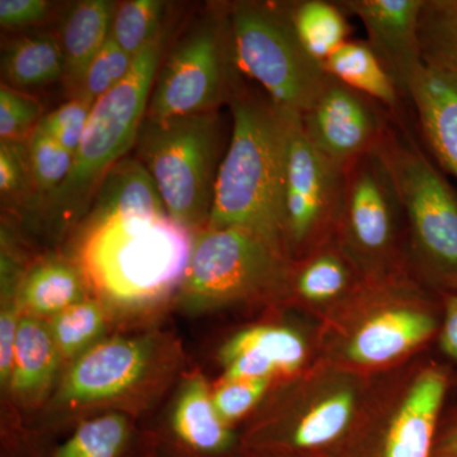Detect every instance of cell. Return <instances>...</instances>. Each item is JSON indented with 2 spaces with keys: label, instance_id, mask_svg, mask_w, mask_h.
<instances>
[{
  "label": "cell",
  "instance_id": "19",
  "mask_svg": "<svg viewBox=\"0 0 457 457\" xmlns=\"http://www.w3.org/2000/svg\"><path fill=\"white\" fill-rule=\"evenodd\" d=\"M117 5L106 0H83L69 9L60 27L64 54L65 84L71 97L77 95L90 62L108 41Z\"/></svg>",
  "mask_w": 457,
  "mask_h": 457
},
{
  "label": "cell",
  "instance_id": "7",
  "mask_svg": "<svg viewBox=\"0 0 457 457\" xmlns=\"http://www.w3.org/2000/svg\"><path fill=\"white\" fill-rule=\"evenodd\" d=\"M239 82L227 7L203 18L163 59L146 119L216 112L228 104Z\"/></svg>",
  "mask_w": 457,
  "mask_h": 457
},
{
  "label": "cell",
  "instance_id": "14",
  "mask_svg": "<svg viewBox=\"0 0 457 457\" xmlns=\"http://www.w3.org/2000/svg\"><path fill=\"white\" fill-rule=\"evenodd\" d=\"M407 99L433 161L457 180V74L423 64L409 83Z\"/></svg>",
  "mask_w": 457,
  "mask_h": 457
},
{
  "label": "cell",
  "instance_id": "25",
  "mask_svg": "<svg viewBox=\"0 0 457 457\" xmlns=\"http://www.w3.org/2000/svg\"><path fill=\"white\" fill-rule=\"evenodd\" d=\"M173 425L179 437L198 450H220L230 438L227 422L219 416L201 376L186 384L174 411Z\"/></svg>",
  "mask_w": 457,
  "mask_h": 457
},
{
  "label": "cell",
  "instance_id": "15",
  "mask_svg": "<svg viewBox=\"0 0 457 457\" xmlns=\"http://www.w3.org/2000/svg\"><path fill=\"white\" fill-rule=\"evenodd\" d=\"M220 359L225 380L270 378L276 372L299 369L305 360V345L285 328H249L222 347Z\"/></svg>",
  "mask_w": 457,
  "mask_h": 457
},
{
  "label": "cell",
  "instance_id": "6",
  "mask_svg": "<svg viewBox=\"0 0 457 457\" xmlns=\"http://www.w3.org/2000/svg\"><path fill=\"white\" fill-rule=\"evenodd\" d=\"M239 73L260 84L282 110L302 114L318 97L327 74L296 37L286 2L242 0L228 5Z\"/></svg>",
  "mask_w": 457,
  "mask_h": 457
},
{
  "label": "cell",
  "instance_id": "1",
  "mask_svg": "<svg viewBox=\"0 0 457 457\" xmlns=\"http://www.w3.org/2000/svg\"><path fill=\"white\" fill-rule=\"evenodd\" d=\"M228 106L233 131L219 167L206 228H245L285 254L282 187L293 112L246 88L242 80Z\"/></svg>",
  "mask_w": 457,
  "mask_h": 457
},
{
  "label": "cell",
  "instance_id": "32",
  "mask_svg": "<svg viewBox=\"0 0 457 457\" xmlns=\"http://www.w3.org/2000/svg\"><path fill=\"white\" fill-rule=\"evenodd\" d=\"M126 436L128 425L121 416L96 418L80 426L60 447L56 457H117Z\"/></svg>",
  "mask_w": 457,
  "mask_h": 457
},
{
  "label": "cell",
  "instance_id": "16",
  "mask_svg": "<svg viewBox=\"0 0 457 457\" xmlns=\"http://www.w3.org/2000/svg\"><path fill=\"white\" fill-rule=\"evenodd\" d=\"M447 387L449 378L442 370H427L418 376L394 418L385 457H431L433 436Z\"/></svg>",
  "mask_w": 457,
  "mask_h": 457
},
{
  "label": "cell",
  "instance_id": "37",
  "mask_svg": "<svg viewBox=\"0 0 457 457\" xmlns=\"http://www.w3.org/2000/svg\"><path fill=\"white\" fill-rule=\"evenodd\" d=\"M270 385V378L225 380L212 394L213 404L225 422L245 416L260 402Z\"/></svg>",
  "mask_w": 457,
  "mask_h": 457
},
{
  "label": "cell",
  "instance_id": "31",
  "mask_svg": "<svg viewBox=\"0 0 457 457\" xmlns=\"http://www.w3.org/2000/svg\"><path fill=\"white\" fill-rule=\"evenodd\" d=\"M104 328V309L92 300L74 303L59 312L50 324L51 333L60 354L74 356L95 341Z\"/></svg>",
  "mask_w": 457,
  "mask_h": 457
},
{
  "label": "cell",
  "instance_id": "11",
  "mask_svg": "<svg viewBox=\"0 0 457 457\" xmlns=\"http://www.w3.org/2000/svg\"><path fill=\"white\" fill-rule=\"evenodd\" d=\"M299 116L312 145L343 170L380 150L396 121L378 102L329 75L312 106Z\"/></svg>",
  "mask_w": 457,
  "mask_h": 457
},
{
  "label": "cell",
  "instance_id": "22",
  "mask_svg": "<svg viewBox=\"0 0 457 457\" xmlns=\"http://www.w3.org/2000/svg\"><path fill=\"white\" fill-rule=\"evenodd\" d=\"M59 350L50 327L35 317H22L18 326L12 389L35 396L46 389L55 375Z\"/></svg>",
  "mask_w": 457,
  "mask_h": 457
},
{
  "label": "cell",
  "instance_id": "20",
  "mask_svg": "<svg viewBox=\"0 0 457 457\" xmlns=\"http://www.w3.org/2000/svg\"><path fill=\"white\" fill-rule=\"evenodd\" d=\"M324 73L378 102L396 121L404 120L405 96L368 40H348L321 64Z\"/></svg>",
  "mask_w": 457,
  "mask_h": 457
},
{
  "label": "cell",
  "instance_id": "10",
  "mask_svg": "<svg viewBox=\"0 0 457 457\" xmlns=\"http://www.w3.org/2000/svg\"><path fill=\"white\" fill-rule=\"evenodd\" d=\"M402 221L404 210L380 150L348 165L335 225L348 251L368 266L381 263L394 252Z\"/></svg>",
  "mask_w": 457,
  "mask_h": 457
},
{
  "label": "cell",
  "instance_id": "26",
  "mask_svg": "<svg viewBox=\"0 0 457 457\" xmlns=\"http://www.w3.org/2000/svg\"><path fill=\"white\" fill-rule=\"evenodd\" d=\"M420 44L423 64L457 74V0H425Z\"/></svg>",
  "mask_w": 457,
  "mask_h": 457
},
{
  "label": "cell",
  "instance_id": "23",
  "mask_svg": "<svg viewBox=\"0 0 457 457\" xmlns=\"http://www.w3.org/2000/svg\"><path fill=\"white\" fill-rule=\"evenodd\" d=\"M286 9L300 44L320 65L351 40L348 14L338 2L296 0L286 2Z\"/></svg>",
  "mask_w": 457,
  "mask_h": 457
},
{
  "label": "cell",
  "instance_id": "33",
  "mask_svg": "<svg viewBox=\"0 0 457 457\" xmlns=\"http://www.w3.org/2000/svg\"><path fill=\"white\" fill-rule=\"evenodd\" d=\"M42 104L23 90L0 88V141L27 143L42 120Z\"/></svg>",
  "mask_w": 457,
  "mask_h": 457
},
{
  "label": "cell",
  "instance_id": "35",
  "mask_svg": "<svg viewBox=\"0 0 457 457\" xmlns=\"http://www.w3.org/2000/svg\"><path fill=\"white\" fill-rule=\"evenodd\" d=\"M135 59L137 57L129 55L112 38H108L97 56L90 62L78 93L97 102L126 79L134 66Z\"/></svg>",
  "mask_w": 457,
  "mask_h": 457
},
{
  "label": "cell",
  "instance_id": "17",
  "mask_svg": "<svg viewBox=\"0 0 457 457\" xmlns=\"http://www.w3.org/2000/svg\"><path fill=\"white\" fill-rule=\"evenodd\" d=\"M437 329V321L427 312L407 308L387 309L370 319L348 350L354 362L381 365L422 345Z\"/></svg>",
  "mask_w": 457,
  "mask_h": 457
},
{
  "label": "cell",
  "instance_id": "12",
  "mask_svg": "<svg viewBox=\"0 0 457 457\" xmlns=\"http://www.w3.org/2000/svg\"><path fill=\"white\" fill-rule=\"evenodd\" d=\"M348 16L361 21L368 42L407 98L409 83L422 68L420 20L425 0H338Z\"/></svg>",
  "mask_w": 457,
  "mask_h": 457
},
{
  "label": "cell",
  "instance_id": "36",
  "mask_svg": "<svg viewBox=\"0 0 457 457\" xmlns=\"http://www.w3.org/2000/svg\"><path fill=\"white\" fill-rule=\"evenodd\" d=\"M33 187L27 143L0 141V192L3 198H16Z\"/></svg>",
  "mask_w": 457,
  "mask_h": 457
},
{
  "label": "cell",
  "instance_id": "8",
  "mask_svg": "<svg viewBox=\"0 0 457 457\" xmlns=\"http://www.w3.org/2000/svg\"><path fill=\"white\" fill-rule=\"evenodd\" d=\"M285 278V254L258 234L204 228L194 237L180 288L189 303L219 305L276 287Z\"/></svg>",
  "mask_w": 457,
  "mask_h": 457
},
{
  "label": "cell",
  "instance_id": "34",
  "mask_svg": "<svg viewBox=\"0 0 457 457\" xmlns=\"http://www.w3.org/2000/svg\"><path fill=\"white\" fill-rule=\"evenodd\" d=\"M95 104L92 98L78 93L53 112L45 114L37 129L75 155L82 143Z\"/></svg>",
  "mask_w": 457,
  "mask_h": 457
},
{
  "label": "cell",
  "instance_id": "38",
  "mask_svg": "<svg viewBox=\"0 0 457 457\" xmlns=\"http://www.w3.org/2000/svg\"><path fill=\"white\" fill-rule=\"evenodd\" d=\"M50 3L45 0H2L0 23L4 29H23L37 25L47 17Z\"/></svg>",
  "mask_w": 457,
  "mask_h": 457
},
{
  "label": "cell",
  "instance_id": "30",
  "mask_svg": "<svg viewBox=\"0 0 457 457\" xmlns=\"http://www.w3.org/2000/svg\"><path fill=\"white\" fill-rule=\"evenodd\" d=\"M27 150L33 187L47 200L68 179L75 155L38 129L27 141Z\"/></svg>",
  "mask_w": 457,
  "mask_h": 457
},
{
  "label": "cell",
  "instance_id": "13",
  "mask_svg": "<svg viewBox=\"0 0 457 457\" xmlns=\"http://www.w3.org/2000/svg\"><path fill=\"white\" fill-rule=\"evenodd\" d=\"M145 343L111 339L90 348L74 363L62 387L69 403H88L119 395L143 376L149 360Z\"/></svg>",
  "mask_w": 457,
  "mask_h": 457
},
{
  "label": "cell",
  "instance_id": "39",
  "mask_svg": "<svg viewBox=\"0 0 457 457\" xmlns=\"http://www.w3.org/2000/svg\"><path fill=\"white\" fill-rule=\"evenodd\" d=\"M18 311V303H7L0 314V380L3 384L11 383L13 374L14 351L21 320Z\"/></svg>",
  "mask_w": 457,
  "mask_h": 457
},
{
  "label": "cell",
  "instance_id": "41",
  "mask_svg": "<svg viewBox=\"0 0 457 457\" xmlns=\"http://www.w3.org/2000/svg\"><path fill=\"white\" fill-rule=\"evenodd\" d=\"M433 457H457V422L450 427L438 442Z\"/></svg>",
  "mask_w": 457,
  "mask_h": 457
},
{
  "label": "cell",
  "instance_id": "5",
  "mask_svg": "<svg viewBox=\"0 0 457 457\" xmlns=\"http://www.w3.org/2000/svg\"><path fill=\"white\" fill-rule=\"evenodd\" d=\"M165 38L164 29L137 56L126 79L96 102L73 170L64 185L47 198L54 212L73 215L80 212L96 196L108 171L137 145L163 62Z\"/></svg>",
  "mask_w": 457,
  "mask_h": 457
},
{
  "label": "cell",
  "instance_id": "40",
  "mask_svg": "<svg viewBox=\"0 0 457 457\" xmlns=\"http://www.w3.org/2000/svg\"><path fill=\"white\" fill-rule=\"evenodd\" d=\"M440 347L445 356L457 363V293L444 295V323Z\"/></svg>",
  "mask_w": 457,
  "mask_h": 457
},
{
  "label": "cell",
  "instance_id": "24",
  "mask_svg": "<svg viewBox=\"0 0 457 457\" xmlns=\"http://www.w3.org/2000/svg\"><path fill=\"white\" fill-rule=\"evenodd\" d=\"M86 276L80 267L62 261L38 264L21 285L18 306L38 315H54L83 302Z\"/></svg>",
  "mask_w": 457,
  "mask_h": 457
},
{
  "label": "cell",
  "instance_id": "4",
  "mask_svg": "<svg viewBox=\"0 0 457 457\" xmlns=\"http://www.w3.org/2000/svg\"><path fill=\"white\" fill-rule=\"evenodd\" d=\"M220 141L219 111L163 120L145 117L141 126L139 161L154 179L168 215L186 228L209 224Z\"/></svg>",
  "mask_w": 457,
  "mask_h": 457
},
{
  "label": "cell",
  "instance_id": "29",
  "mask_svg": "<svg viewBox=\"0 0 457 457\" xmlns=\"http://www.w3.org/2000/svg\"><path fill=\"white\" fill-rule=\"evenodd\" d=\"M353 404V396L348 392L337 393L319 403L295 429V445L318 447L336 440L347 428Z\"/></svg>",
  "mask_w": 457,
  "mask_h": 457
},
{
  "label": "cell",
  "instance_id": "28",
  "mask_svg": "<svg viewBox=\"0 0 457 457\" xmlns=\"http://www.w3.org/2000/svg\"><path fill=\"white\" fill-rule=\"evenodd\" d=\"M351 270L345 255L332 249L320 251L300 267L295 287L308 302L335 299L350 286Z\"/></svg>",
  "mask_w": 457,
  "mask_h": 457
},
{
  "label": "cell",
  "instance_id": "3",
  "mask_svg": "<svg viewBox=\"0 0 457 457\" xmlns=\"http://www.w3.org/2000/svg\"><path fill=\"white\" fill-rule=\"evenodd\" d=\"M420 270L445 294L457 293V191L408 126L394 122L380 147Z\"/></svg>",
  "mask_w": 457,
  "mask_h": 457
},
{
  "label": "cell",
  "instance_id": "9",
  "mask_svg": "<svg viewBox=\"0 0 457 457\" xmlns=\"http://www.w3.org/2000/svg\"><path fill=\"white\" fill-rule=\"evenodd\" d=\"M345 170L312 145L300 116L291 113L286 143L282 224L284 251L312 245L336 225Z\"/></svg>",
  "mask_w": 457,
  "mask_h": 457
},
{
  "label": "cell",
  "instance_id": "27",
  "mask_svg": "<svg viewBox=\"0 0 457 457\" xmlns=\"http://www.w3.org/2000/svg\"><path fill=\"white\" fill-rule=\"evenodd\" d=\"M164 3L156 0L123 2L114 11L110 37L137 57L164 31Z\"/></svg>",
  "mask_w": 457,
  "mask_h": 457
},
{
  "label": "cell",
  "instance_id": "21",
  "mask_svg": "<svg viewBox=\"0 0 457 457\" xmlns=\"http://www.w3.org/2000/svg\"><path fill=\"white\" fill-rule=\"evenodd\" d=\"M2 71L7 86L20 90L64 79V54L59 38L51 33L17 38L3 54Z\"/></svg>",
  "mask_w": 457,
  "mask_h": 457
},
{
  "label": "cell",
  "instance_id": "2",
  "mask_svg": "<svg viewBox=\"0 0 457 457\" xmlns=\"http://www.w3.org/2000/svg\"><path fill=\"white\" fill-rule=\"evenodd\" d=\"M194 248L189 228L170 215L90 221L80 269L108 302L141 306L182 284Z\"/></svg>",
  "mask_w": 457,
  "mask_h": 457
},
{
  "label": "cell",
  "instance_id": "18",
  "mask_svg": "<svg viewBox=\"0 0 457 457\" xmlns=\"http://www.w3.org/2000/svg\"><path fill=\"white\" fill-rule=\"evenodd\" d=\"M163 215L167 209L149 171L139 159L125 158L102 180L88 222Z\"/></svg>",
  "mask_w": 457,
  "mask_h": 457
}]
</instances>
